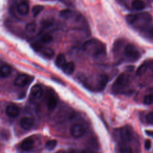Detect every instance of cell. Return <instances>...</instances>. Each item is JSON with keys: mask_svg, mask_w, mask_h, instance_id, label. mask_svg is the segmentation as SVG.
<instances>
[{"mask_svg": "<svg viewBox=\"0 0 153 153\" xmlns=\"http://www.w3.org/2000/svg\"><path fill=\"white\" fill-rule=\"evenodd\" d=\"M82 48L88 55L94 57L102 56L106 53L105 45L96 38H92L85 42Z\"/></svg>", "mask_w": 153, "mask_h": 153, "instance_id": "1", "label": "cell"}, {"mask_svg": "<svg viewBox=\"0 0 153 153\" xmlns=\"http://www.w3.org/2000/svg\"><path fill=\"white\" fill-rule=\"evenodd\" d=\"M127 22L131 25L142 27L149 24L152 21V16L148 13H142L139 14H129L126 16Z\"/></svg>", "mask_w": 153, "mask_h": 153, "instance_id": "2", "label": "cell"}, {"mask_svg": "<svg viewBox=\"0 0 153 153\" xmlns=\"http://www.w3.org/2000/svg\"><path fill=\"white\" fill-rule=\"evenodd\" d=\"M130 83V78L128 74H121L114 82L112 91L114 94L124 93Z\"/></svg>", "mask_w": 153, "mask_h": 153, "instance_id": "3", "label": "cell"}, {"mask_svg": "<svg viewBox=\"0 0 153 153\" xmlns=\"http://www.w3.org/2000/svg\"><path fill=\"white\" fill-rule=\"evenodd\" d=\"M133 137V134L128 127H123L115 131V138L119 144H125L130 142Z\"/></svg>", "mask_w": 153, "mask_h": 153, "instance_id": "4", "label": "cell"}, {"mask_svg": "<svg viewBox=\"0 0 153 153\" xmlns=\"http://www.w3.org/2000/svg\"><path fill=\"white\" fill-rule=\"evenodd\" d=\"M124 54L126 58L131 62L137 60L140 57V53L137 48L132 44H127L124 48Z\"/></svg>", "mask_w": 153, "mask_h": 153, "instance_id": "5", "label": "cell"}, {"mask_svg": "<svg viewBox=\"0 0 153 153\" xmlns=\"http://www.w3.org/2000/svg\"><path fill=\"white\" fill-rule=\"evenodd\" d=\"M58 103V98L54 92L49 90L46 95V105L49 111H53Z\"/></svg>", "mask_w": 153, "mask_h": 153, "instance_id": "6", "label": "cell"}, {"mask_svg": "<svg viewBox=\"0 0 153 153\" xmlns=\"http://www.w3.org/2000/svg\"><path fill=\"white\" fill-rule=\"evenodd\" d=\"M33 79V77L27 74H21L17 76L14 83L16 86L18 87H25L26 85L31 82Z\"/></svg>", "mask_w": 153, "mask_h": 153, "instance_id": "7", "label": "cell"}, {"mask_svg": "<svg viewBox=\"0 0 153 153\" xmlns=\"http://www.w3.org/2000/svg\"><path fill=\"white\" fill-rule=\"evenodd\" d=\"M85 131V128L82 124H75L71 126L70 128L71 134L74 137H79L82 136Z\"/></svg>", "mask_w": 153, "mask_h": 153, "instance_id": "8", "label": "cell"}, {"mask_svg": "<svg viewBox=\"0 0 153 153\" xmlns=\"http://www.w3.org/2000/svg\"><path fill=\"white\" fill-rule=\"evenodd\" d=\"M43 94V89L39 85H33L30 92V97L32 101H37L39 100Z\"/></svg>", "mask_w": 153, "mask_h": 153, "instance_id": "9", "label": "cell"}, {"mask_svg": "<svg viewBox=\"0 0 153 153\" xmlns=\"http://www.w3.org/2000/svg\"><path fill=\"white\" fill-rule=\"evenodd\" d=\"M20 112V108L16 105L15 104L11 103L7 106L5 108V113L6 114L11 117V118H15L17 117Z\"/></svg>", "mask_w": 153, "mask_h": 153, "instance_id": "10", "label": "cell"}, {"mask_svg": "<svg viewBox=\"0 0 153 153\" xmlns=\"http://www.w3.org/2000/svg\"><path fill=\"white\" fill-rule=\"evenodd\" d=\"M150 68H153V60H147L142 63L137 69L136 75L137 76H142Z\"/></svg>", "mask_w": 153, "mask_h": 153, "instance_id": "11", "label": "cell"}, {"mask_svg": "<svg viewBox=\"0 0 153 153\" xmlns=\"http://www.w3.org/2000/svg\"><path fill=\"white\" fill-rule=\"evenodd\" d=\"M34 124L33 118L28 117H24L20 120V125L22 128L26 130H30Z\"/></svg>", "mask_w": 153, "mask_h": 153, "instance_id": "12", "label": "cell"}, {"mask_svg": "<svg viewBox=\"0 0 153 153\" xmlns=\"http://www.w3.org/2000/svg\"><path fill=\"white\" fill-rule=\"evenodd\" d=\"M17 10L18 13L23 16L27 15L29 12V4L27 0L22 1L17 5Z\"/></svg>", "mask_w": 153, "mask_h": 153, "instance_id": "13", "label": "cell"}, {"mask_svg": "<svg viewBox=\"0 0 153 153\" xmlns=\"http://www.w3.org/2000/svg\"><path fill=\"white\" fill-rule=\"evenodd\" d=\"M108 82V76L106 74H101L97 78V89L98 90H102L106 87Z\"/></svg>", "mask_w": 153, "mask_h": 153, "instance_id": "14", "label": "cell"}, {"mask_svg": "<svg viewBox=\"0 0 153 153\" xmlns=\"http://www.w3.org/2000/svg\"><path fill=\"white\" fill-rule=\"evenodd\" d=\"M34 145V141L30 137H28L25 138L21 143V148L24 151H29L31 149Z\"/></svg>", "mask_w": 153, "mask_h": 153, "instance_id": "15", "label": "cell"}, {"mask_svg": "<svg viewBox=\"0 0 153 153\" xmlns=\"http://www.w3.org/2000/svg\"><path fill=\"white\" fill-rule=\"evenodd\" d=\"M143 103L145 105L153 103V88H150L148 90L146 94L143 97Z\"/></svg>", "mask_w": 153, "mask_h": 153, "instance_id": "16", "label": "cell"}, {"mask_svg": "<svg viewBox=\"0 0 153 153\" xmlns=\"http://www.w3.org/2000/svg\"><path fill=\"white\" fill-rule=\"evenodd\" d=\"M66 59L63 54L61 53L57 55L55 60V63L57 67L62 68L66 65Z\"/></svg>", "mask_w": 153, "mask_h": 153, "instance_id": "17", "label": "cell"}, {"mask_svg": "<svg viewBox=\"0 0 153 153\" xmlns=\"http://www.w3.org/2000/svg\"><path fill=\"white\" fill-rule=\"evenodd\" d=\"M63 71L67 75H71L75 69V65L72 62H67L66 65L62 68Z\"/></svg>", "mask_w": 153, "mask_h": 153, "instance_id": "18", "label": "cell"}, {"mask_svg": "<svg viewBox=\"0 0 153 153\" xmlns=\"http://www.w3.org/2000/svg\"><path fill=\"white\" fill-rule=\"evenodd\" d=\"M11 72V68L8 65H4L0 68V75L3 78L8 77Z\"/></svg>", "mask_w": 153, "mask_h": 153, "instance_id": "19", "label": "cell"}, {"mask_svg": "<svg viewBox=\"0 0 153 153\" xmlns=\"http://www.w3.org/2000/svg\"><path fill=\"white\" fill-rule=\"evenodd\" d=\"M118 151L119 153H133L131 147L125 144H118Z\"/></svg>", "mask_w": 153, "mask_h": 153, "instance_id": "20", "label": "cell"}, {"mask_svg": "<svg viewBox=\"0 0 153 153\" xmlns=\"http://www.w3.org/2000/svg\"><path fill=\"white\" fill-rule=\"evenodd\" d=\"M40 51H41V54H42V56L47 59H51L54 54L53 50L48 47L42 48Z\"/></svg>", "mask_w": 153, "mask_h": 153, "instance_id": "21", "label": "cell"}, {"mask_svg": "<svg viewBox=\"0 0 153 153\" xmlns=\"http://www.w3.org/2000/svg\"><path fill=\"white\" fill-rule=\"evenodd\" d=\"M132 7L137 10H140L145 7V3L142 0H133L131 3Z\"/></svg>", "mask_w": 153, "mask_h": 153, "instance_id": "22", "label": "cell"}, {"mask_svg": "<svg viewBox=\"0 0 153 153\" xmlns=\"http://www.w3.org/2000/svg\"><path fill=\"white\" fill-rule=\"evenodd\" d=\"M60 14L65 19H71L74 17L75 12L69 9H65L60 12Z\"/></svg>", "mask_w": 153, "mask_h": 153, "instance_id": "23", "label": "cell"}, {"mask_svg": "<svg viewBox=\"0 0 153 153\" xmlns=\"http://www.w3.org/2000/svg\"><path fill=\"white\" fill-rule=\"evenodd\" d=\"M44 7L41 5H36L33 6L32 8V12L34 17H36L39 15V14L43 11Z\"/></svg>", "mask_w": 153, "mask_h": 153, "instance_id": "24", "label": "cell"}, {"mask_svg": "<svg viewBox=\"0 0 153 153\" xmlns=\"http://www.w3.org/2000/svg\"><path fill=\"white\" fill-rule=\"evenodd\" d=\"M57 142L56 140H49L46 142L45 145V148L49 151L53 150L56 148V146H57Z\"/></svg>", "mask_w": 153, "mask_h": 153, "instance_id": "25", "label": "cell"}, {"mask_svg": "<svg viewBox=\"0 0 153 153\" xmlns=\"http://www.w3.org/2000/svg\"><path fill=\"white\" fill-rule=\"evenodd\" d=\"M41 41L43 43H49L53 41V36L50 33H45L42 35Z\"/></svg>", "mask_w": 153, "mask_h": 153, "instance_id": "26", "label": "cell"}, {"mask_svg": "<svg viewBox=\"0 0 153 153\" xmlns=\"http://www.w3.org/2000/svg\"><path fill=\"white\" fill-rule=\"evenodd\" d=\"M36 24L35 22L29 23L26 25V30L29 33H33L36 30Z\"/></svg>", "mask_w": 153, "mask_h": 153, "instance_id": "27", "label": "cell"}, {"mask_svg": "<svg viewBox=\"0 0 153 153\" xmlns=\"http://www.w3.org/2000/svg\"><path fill=\"white\" fill-rule=\"evenodd\" d=\"M69 153H93V151L88 149H84L81 150H72L69 152Z\"/></svg>", "mask_w": 153, "mask_h": 153, "instance_id": "28", "label": "cell"}, {"mask_svg": "<svg viewBox=\"0 0 153 153\" xmlns=\"http://www.w3.org/2000/svg\"><path fill=\"white\" fill-rule=\"evenodd\" d=\"M146 120L148 124H153V112H151L147 114Z\"/></svg>", "mask_w": 153, "mask_h": 153, "instance_id": "29", "label": "cell"}, {"mask_svg": "<svg viewBox=\"0 0 153 153\" xmlns=\"http://www.w3.org/2000/svg\"><path fill=\"white\" fill-rule=\"evenodd\" d=\"M151 147V142L150 140H146L145 142V148L146 150H149Z\"/></svg>", "mask_w": 153, "mask_h": 153, "instance_id": "30", "label": "cell"}, {"mask_svg": "<svg viewBox=\"0 0 153 153\" xmlns=\"http://www.w3.org/2000/svg\"><path fill=\"white\" fill-rule=\"evenodd\" d=\"M148 33L149 37H151V38L153 39V26L149 28V29L148 30Z\"/></svg>", "mask_w": 153, "mask_h": 153, "instance_id": "31", "label": "cell"}, {"mask_svg": "<svg viewBox=\"0 0 153 153\" xmlns=\"http://www.w3.org/2000/svg\"><path fill=\"white\" fill-rule=\"evenodd\" d=\"M145 133H146L148 136H150V137H153V131H152V130H145Z\"/></svg>", "mask_w": 153, "mask_h": 153, "instance_id": "32", "label": "cell"}]
</instances>
